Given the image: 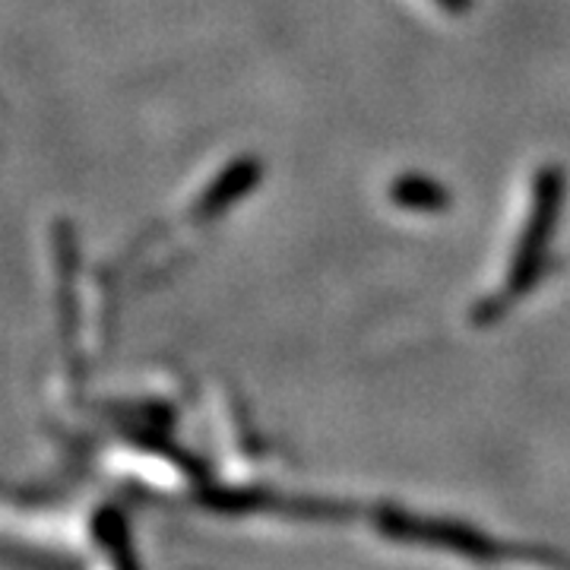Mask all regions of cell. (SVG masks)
<instances>
[{
  "label": "cell",
  "mask_w": 570,
  "mask_h": 570,
  "mask_svg": "<svg viewBox=\"0 0 570 570\" xmlns=\"http://www.w3.org/2000/svg\"><path fill=\"white\" fill-rule=\"evenodd\" d=\"M561 200H564V175L561 168H546L539 171L535 178V194H532L530 219L520 232V245L513 250V261H510L508 283L501 285V292L479 307L475 321H494V314H501L504 307H510L527 288H530L539 273H542V257H546V247H549V235L554 232L558 223V213H561Z\"/></svg>",
  "instance_id": "obj_1"
},
{
  "label": "cell",
  "mask_w": 570,
  "mask_h": 570,
  "mask_svg": "<svg viewBox=\"0 0 570 570\" xmlns=\"http://www.w3.org/2000/svg\"><path fill=\"white\" fill-rule=\"evenodd\" d=\"M257 178H261V163L257 159H245V163H235L232 168H225L223 175L206 187L204 197L194 204L190 216L194 219H216L223 209L238 204L247 190L257 184Z\"/></svg>",
  "instance_id": "obj_2"
},
{
  "label": "cell",
  "mask_w": 570,
  "mask_h": 570,
  "mask_svg": "<svg viewBox=\"0 0 570 570\" xmlns=\"http://www.w3.org/2000/svg\"><path fill=\"white\" fill-rule=\"evenodd\" d=\"M393 204H400L403 209H419V213H438L450 204L448 190L438 181H431L425 175H403L396 178L390 187Z\"/></svg>",
  "instance_id": "obj_3"
},
{
  "label": "cell",
  "mask_w": 570,
  "mask_h": 570,
  "mask_svg": "<svg viewBox=\"0 0 570 570\" xmlns=\"http://www.w3.org/2000/svg\"><path fill=\"white\" fill-rule=\"evenodd\" d=\"M438 3H441L444 10H450V13H463V10H469L472 0H438Z\"/></svg>",
  "instance_id": "obj_4"
}]
</instances>
